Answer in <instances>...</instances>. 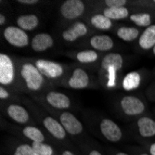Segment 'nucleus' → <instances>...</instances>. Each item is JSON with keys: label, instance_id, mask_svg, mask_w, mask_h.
<instances>
[{"label": "nucleus", "instance_id": "nucleus-33", "mask_svg": "<svg viewBox=\"0 0 155 155\" xmlns=\"http://www.w3.org/2000/svg\"><path fill=\"white\" fill-rule=\"evenodd\" d=\"M142 147L150 155H155V142H146L142 145Z\"/></svg>", "mask_w": 155, "mask_h": 155}, {"label": "nucleus", "instance_id": "nucleus-29", "mask_svg": "<svg viewBox=\"0 0 155 155\" xmlns=\"http://www.w3.org/2000/svg\"><path fill=\"white\" fill-rule=\"evenodd\" d=\"M80 145V151L83 155H104V153L97 148L94 144L89 143L86 140L79 142Z\"/></svg>", "mask_w": 155, "mask_h": 155}, {"label": "nucleus", "instance_id": "nucleus-27", "mask_svg": "<svg viewBox=\"0 0 155 155\" xmlns=\"http://www.w3.org/2000/svg\"><path fill=\"white\" fill-rule=\"evenodd\" d=\"M31 145L38 155H60L58 147L55 148L54 144L49 142L31 143Z\"/></svg>", "mask_w": 155, "mask_h": 155}, {"label": "nucleus", "instance_id": "nucleus-6", "mask_svg": "<svg viewBox=\"0 0 155 155\" xmlns=\"http://www.w3.org/2000/svg\"><path fill=\"white\" fill-rule=\"evenodd\" d=\"M16 79V66L9 55L0 54V84L2 87H10Z\"/></svg>", "mask_w": 155, "mask_h": 155}, {"label": "nucleus", "instance_id": "nucleus-30", "mask_svg": "<svg viewBox=\"0 0 155 155\" xmlns=\"http://www.w3.org/2000/svg\"><path fill=\"white\" fill-rule=\"evenodd\" d=\"M59 154L60 155H83L81 152L79 153L77 150L72 148L71 145H61L58 146Z\"/></svg>", "mask_w": 155, "mask_h": 155}, {"label": "nucleus", "instance_id": "nucleus-3", "mask_svg": "<svg viewBox=\"0 0 155 155\" xmlns=\"http://www.w3.org/2000/svg\"><path fill=\"white\" fill-rule=\"evenodd\" d=\"M42 124L44 128L50 136L55 142H60L61 145H70L69 136L61 124L58 121V119L54 118L53 116L47 115L44 118H42Z\"/></svg>", "mask_w": 155, "mask_h": 155}, {"label": "nucleus", "instance_id": "nucleus-11", "mask_svg": "<svg viewBox=\"0 0 155 155\" xmlns=\"http://www.w3.org/2000/svg\"><path fill=\"white\" fill-rule=\"evenodd\" d=\"M136 132L138 137L143 140H150L155 137V119L142 115L136 121Z\"/></svg>", "mask_w": 155, "mask_h": 155}, {"label": "nucleus", "instance_id": "nucleus-34", "mask_svg": "<svg viewBox=\"0 0 155 155\" xmlns=\"http://www.w3.org/2000/svg\"><path fill=\"white\" fill-rule=\"evenodd\" d=\"M10 97V94L8 92V90L5 87H0V98H1L2 101H5V100H8V98Z\"/></svg>", "mask_w": 155, "mask_h": 155}, {"label": "nucleus", "instance_id": "nucleus-20", "mask_svg": "<svg viewBox=\"0 0 155 155\" xmlns=\"http://www.w3.org/2000/svg\"><path fill=\"white\" fill-rule=\"evenodd\" d=\"M138 47L144 51L150 50L155 46V23L147 27L140 35L138 41Z\"/></svg>", "mask_w": 155, "mask_h": 155}, {"label": "nucleus", "instance_id": "nucleus-13", "mask_svg": "<svg viewBox=\"0 0 155 155\" xmlns=\"http://www.w3.org/2000/svg\"><path fill=\"white\" fill-rule=\"evenodd\" d=\"M86 6L81 0H66L61 6V16L67 20H75L82 16Z\"/></svg>", "mask_w": 155, "mask_h": 155}, {"label": "nucleus", "instance_id": "nucleus-14", "mask_svg": "<svg viewBox=\"0 0 155 155\" xmlns=\"http://www.w3.org/2000/svg\"><path fill=\"white\" fill-rule=\"evenodd\" d=\"M90 84V76L88 73L83 68H76L74 70L72 75L70 76L64 86L73 89H84Z\"/></svg>", "mask_w": 155, "mask_h": 155}, {"label": "nucleus", "instance_id": "nucleus-38", "mask_svg": "<svg viewBox=\"0 0 155 155\" xmlns=\"http://www.w3.org/2000/svg\"><path fill=\"white\" fill-rule=\"evenodd\" d=\"M152 50V54H153V56H154V57H155V46H154V48L151 49Z\"/></svg>", "mask_w": 155, "mask_h": 155}, {"label": "nucleus", "instance_id": "nucleus-36", "mask_svg": "<svg viewBox=\"0 0 155 155\" xmlns=\"http://www.w3.org/2000/svg\"><path fill=\"white\" fill-rule=\"evenodd\" d=\"M109 155H132L130 152H125V151H122V150H110L108 151Z\"/></svg>", "mask_w": 155, "mask_h": 155}, {"label": "nucleus", "instance_id": "nucleus-4", "mask_svg": "<svg viewBox=\"0 0 155 155\" xmlns=\"http://www.w3.org/2000/svg\"><path fill=\"white\" fill-rule=\"evenodd\" d=\"M120 108L125 115L130 117L142 116L146 111V103L140 97L133 95L124 96L120 101Z\"/></svg>", "mask_w": 155, "mask_h": 155}, {"label": "nucleus", "instance_id": "nucleus-12", "mask_svg": "<svg viewBox=\"0 0 155 155\" xmlns=\"http://www.w3.org/2000/svg\"><path fill=\"white\" fill-rule=\"evenodd\" d=\"M6 115L14 123L21 125H28L32 123L31 115L23 106L10 103L6 107Z\"/></svg>", "mask_w": 155, "mask_h": 155}, {"label": "nucleus", "instance_id": "nucleus-32", "mask_svg": "<svg viewBox=\"0 0 155 155\" xmlns=\"http://www.w3.org/2000/svg\"><path fill=\"white\" fill-rule=\"evenodd\" d=\"M130 153L132 155H150L143 147L139 148V147H132L130 148Z\"/></svg>", "mask_w": 155, "mask_h": 155}, {"label": "nucleus", "instance_id": "nucleus-9", "mask_svg": "<svg viewBox=\"0 0 155 155\" xmlns=\"http://www.w3.org/2000/svg\"><path fill=\"white\" fill-rule=\"evenodd\" d=\"M15 131L20 137L21 136V140L26 142L29 141V143H41V142L50 141L51 144L54 143V141L51 138L48 137L46 133H44L35 125H32V124L23 125L21 127H18V129H16Z\"/></svg>", "mask_w": 155, "mask_h": 155}, {"label": "nucleus", "instance_id": "nucleus-8", "mask_svg": "<svg viewBox=\"0 0 155 155\" xmlns=\"http://www.w3.org/2000/svg\"><path fill=\"white\" fill-rule=\"evenodd\" d=\"M59 122L71 137H81L84 134V125L77 117L70 111H62L59 114Z\"/></svg>", "mask_w": 155, "mask_h": 155}, {"label": "nucleus", "instance_id": "nucleus-31", "mask_svg": "<svg viewBox=\"0 0 155 155\" xmlns=\"http://www.w3.org/2000/svg\"><path fill=\"white\" fill-rule=\"evenodd\" d=\"M104 3L107 6V8H118L125 7L127 1H125V0H105Z\"/></svg>", "mask_w": 155, "mask_h": 155}, {"label": "nucleus", "instance_id": "nucleus-21", "mask_svg": "<svg viewBox=\"0 0 155 155\" xmlns=\"http://www.w3.org/2000/svg\"><path fill=\"white\" fill-rule=\"evenodd\" d=\"M142 83V76L139 72L134 71L126 74L122 80V87L125 91H132L137 89Z\"/></svg>", "mask_w": 155, "mask_h": 155}, {"label": "nucleus", "instance_id": "nucleus-39", "mask_svg": "<svg viewBox=\"0 0 155 155\" xmlns=\"http://www.w3.org/2000/svg\"><path fill=\"white\" fill-rule=\"evenodd\" d=\"M152 3H153V4H154V5H155V0H154V1H153V2H152Z\"/></svg>", "mask_w": 155, "mask_h": 155}, {"label": "nucleus", "instance_id": "nucleus-7", "mask_svg": "<svg viewBox=\"0 0 155 155\" xmlns=\"http://www.w3.org/2000/svg\"><path fill=\"white\" fill-rule=\"evenodd\" d=\"M3 37L8 43L15 48H22L29 45L30 38L28 34L18 26L9 25L3 30Z\"/></svg>", "mask_w": 155, "mask_h": 155}, {"label": "nucleus", "instance_id": "nucleus-18", "mask_svg": "<svg viewBox=\"0 0 155 155\" xmlns=\"http://www.w3.org/2000/svg\"><path fill=\"white\" fill-rule=\"evenodd\" d=\"M54 45L53 37L47 33H39L35 35L32 41L31 47L32 49L35 52H44L50 49Z\"/></svg>", "mask_w": 155, "mask_h": 155}, {"label": "nucleus", "instance_id": "nucleus-2", "mask_svg": "<svg viewBox=\"0 0 155 155\" xmlns=\"http://www.w3.org/2000/svg\"><path fill=\"white\" fill-rule=\"evenodd\" d=\"M98 132L101 137L110 143H120L125 139L123 129L114 120L102 118L98 123Z\"/></svg>", "mask_w": 155, "mask_h": 155}, {"label": "nucleus", "instance_id": "nucleus-23", "mask_svg": "<svg viewBox=\"0 0 155 155\" xmlns=\"http://www.w3.org/2000/svg\"><path fill=\"white\" fill-rule=\"evenodd\" d=\"M140 32L136 27L121 26L116 31V35L124 42H133L134 40L139 38Z\"/></svg>", "mask_w": 155, "mask_h": 155}, {"label": "nucleus", "instance_id": "nucleus-1", "mask_svg": "<svg viewBox=\"0 0 155 155\" xmlns=\"http://www.w3.org/2000/svg\"><path fill=\"white\" fill-rule=\"evenodd\" d=\"M20 76L27 90L37 92L46 87V78L40 73L35 63L22 62L20 66Z\"/></svg>", "mask_w": 155, "mask_h": 155}, {"label": "nucleus", "instance_id": "nucleus-5", "mask_svg": "<svg viewBox=\"0 0 155 155\" xmlns=\"http://www.w3.org/2000/svg\"><path fill=\"white\" fill-rule=\"evenodd\" d=\"M35 65L43 74V76L49 80H58L65 74V67L61 63L45 59H37L34 61Z\"/></svg>", "mask_w": 155, "mask_h": 155}, {"label": "nucleus", "instance_id": "nucleus-16", "mask_svg": "<svg viewBox=\"0 0 155 155\" xmlns=\"http://www.w3.org/2000/svg\"><path fill=\"white\" fill-rule=\"evenodd\" d=\"M8 151L9 155H38L31 143L16 138H12L8 142Z\"/></svg>", "mask_w": 155, "mask_h": 155}, {"label": "nucleus", "instance_id": "nucleus-37", "mask_svg": "<svg viewBox=\"0 0 155 155\" xmlns=\"http://www.w3.org/2000/svg\"><path fill=\"white\" fill-rule=\"evenodd\" d=\"M6 21H7V17L4 15L3 13H1V14H0V25L3 26L5 24Z\"/></svg>", "mask_w": 155, "mask_h": 155}, {"label": "nucleus", "instance_id": "nucleus-15", "mask_svg": "<svg viewBox=\"0 0 155 155\" xmlns=\"http://www.w3.org/2000/svg\"><path fill=\"white\" fill-rule=\"evenodd\" d=\"M46 101L57 110H67L71 108L72 101L66 94L58 91H49L46 94Z\"/></svg>", "mask_w": 155, "mask_h": 155}, {"label": "nucleus", "instance_id": "nucleus-22", "mask_svg": "<svg viewBox=\"0 0 155 155\" xmlns=\"http://www.w3.org/2000/svg\"><path fill=\"white\" fill-rule=\"evenodd\" d=\"M16 23L23 31H33L39 25V18L35 14H25L17 18Z\"/></svg>", "mask_w": 155, "mask_h": 155}, {"label": "nucleus", "instance_id": "nucleus-35", "mask_svg": "<svg viewBox=\"0 0 155 155\" xmlns=\"http://www.w3.org/2000/svg\"><path fill=\"white\" fill-rule=\"evenodd\" d=\"M17 2L21 5H26V6L36 5L37 3H39V1H37V0H19Z\"/></svg>", "mask_w": 155, "mask_h": 155}, {"label": "nucleus", "instance_id": "nucleus-28", "mask_svg": "<svg viewBox=\"0 0 155 155\" xmlns=\"http://www.w3.org/2000/svg\"><path fill=\"white\" fill-rule=\"evenodd\" d=\"M75 59L81 63H94L98 59V53L94 49L82 50L75 54Z\"/></svg>", "mask_w": 155, "mask_h": 155}, {"label": "nucleus", "instance_id": "nucleus-26", "mask_svg": "<svg viewBox=\"0 0 155 155\" xmlns=\"http://www.w3.org/2000/svg\"><path fill=\"white\" fill-rule=\"evenodd\" d=\"M129 19L137 26L145 28V29L152 24V16L149 12H138L131 14Z\"/></svg>", "mask_w": 155, "mask_h": 155}, {"label": "nucleus", "instance_id": "nucleus-19", "mask_svg": "<svg viewBox=\"0 0 155 155\" xmlns=\"http://www.w3.org/2000/svg\"><path fill=\"white\" fill-rule=\"evenodd\" d=\"M89 44L96 51H109L114 48V42L110 35H96L90 38Z\"/></svg>", "mask_w": 155, "mask_h": 155}, {"label": "nucleus", "instance_id": "nucleus-17", "mask_svg": "<svg viewBox=\"0 0 155 155\" xmlns=\"http://www.w3.org/2000/svg\"><path fill=\"white\" fill-rule=\"evenodd\" d=\"M88 33V28L84 22L78 21L73 24L70 28L64 30L61 34L63 40L66 42H74L78 38L87 35Z\"/></svg>", "mask_w": 155, "mask_h": 155}, {"label": "nucleus", "instance_id": "nucleus-24", "mask_svg": "<svg viewBox=\"0 0 155 155\" xmlns=\"http://www.w3.org/2000/svg\"><path fill=\"white\" fill-rule=\"evenodd\" d=\"M102 14L111 21H120V20H124L126 18L130 17L129 16V9L125 7L118 8H106L103 10Z\"/></svg>", "mask_w": 155, "mask_h": 155}, {"label": "nucleus", "instance_id": "nucleus-10", "mask_svg": "<svg viewBox=\"0 0 155 155\" xmlns=\"http://www.w3.org/2000/svg\"><path fill=\"white\" fill-rule=\"evenodd\" d=\"M124 66V57L119 53H108L101 60V69L110 77L114 76Z\"/></svg>", "mask_w": 155, "mask_h": 155}, {"label": "nucleus", "instance_id": "nucleus-25", "mask_svg": "<svg viewBox=\"0 0 155 155\" xmlns=\"http://www.w3.org/2000/svg\"><path fill=\"white\" fill-rule=\"evenodd\" d=\"M90 23L97 30L107 31L112 27V21L103 14H95L90 18Z\"/></svg>", "mask_w": 155, "mask_h": 155}]
</instances>
